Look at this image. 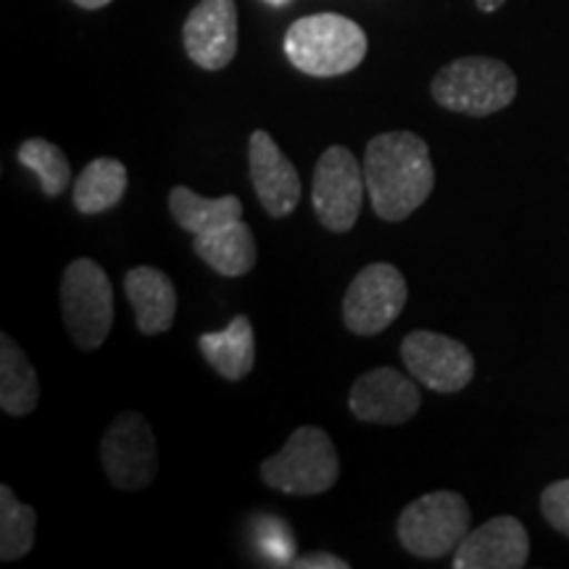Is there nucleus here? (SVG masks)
Here are the masks:
<instances>
[{"mask_svg":"<svg viewBox=\"0 0 569 569\" xmlns=\"http://www.w3.org/2000/svg\"><path fill=\"white\" fill-rule=\"evenodd\" d=\"M409 298L407 277L393 264H369L353 277L343 298V322L353 336H377L403 311Z\"/></svg>","mask_w":569,"mask_h":569,"instance_id":"9","label":"nucleus"},{"mask_svg":"<svg viewBox=\"0 0 569 569\" xmlns=\"http://www.w3.org/2000/svg\"><path fill=\"white\" fill-rule=\"evenodd\" d=\"M540 509L553 530L569 538V480L551 482L540 496Z\"/></svg>","mask_w":569,"mask_h":569,"instance_id":"24","label":"nucleus"},{"mask_svg":"<svg viewBox=\"0 0 569 569\" xmlns=\"http://www.w3.org/2000/svg\"><path fill=\"white\" fill-rule=\"evenodd\" d=\"M124 290L142 336H161L174 325L177 290L161 269L134 267L124 277Z\"/></svg>","mask_w":569,"mask_h":569,"instance_id":"15","label":"nucleus"},{"mask_svg":"<svg viewBox=\"0 0 569 569\" xmlns=\"http://www.w3.org/2000/svg\"><path fill=\"white\" fill-rule=\"evenodd\" d=\"M422 407V396L407 375L393 367L369 369L353 382L348 409L361 422L403 425Z\"/></svg>","mask_w":569,"mask_h":569,"instance_id":"11","label":"nucleus"},{"mask_svg":"<svg viewBox=\"0 0 569 569\" xmlns=\"http://www.w3.org/2000/svg\"><path fill=\"white\" fill-rule=\"evenodd\" d=\"M74 6H80V9H88V11H98L103 9V6H109L111 0H71Z\"/></svg>","mask_w":569,"mask_h":569,"instance_id":"26","label":"nucleus"},{"mask_svg":"<svg viewBox=\"0 0 569 569\" xmlns=\"http://www.w3.org/2000/svg\"><path fill=\"white\" fill-rule=\"evenodd\" d=\"M196 253L222 277H243L256 267V238L243 219L196 234Z\"/></svg>","mask_w":569,"mask_h":569,"instance_id":"17","label":"nucleus"},{"mask_svg":"<svg viewBox=\"0 0 569 569\" xmlns=\"http://www.w3.org/2000/svg\"><path fill=\"white\" fill-rule=\"evenodd\" d=\"M365 180L377 217L403 222L436 188L430 148L419 134L407 130L375 134L367 142Z\"/></svg>","mask_w":569,"mask_h":569,"instance_id":"1","label":"nucleus"},{"mask_svg":"<svg viewBox=\"0 0 569 569\" xmlns=\"http://www.w3.org/2000/svg\"><path fill=\"white\" fill-rule=\"evenodd\" d=\"M269 6H274V9H280V6H284V3H290V0H267Z\"/></svg>","mask_w":569,"mask_h":569,"instance_id":"28","label":"nucleus"},{"mask_svg":"<svg viewBox=\"0 0 569 569\" xmlns=\"http://www.w3.org/2000/svg\"><path fill=\"white\" fill-rule=\"evenodd\" d=\"M248 167L256 198L272 219H282L296 211L301 201V177L293 161L280 151L274 138L264 130H256L248 140Z\"/></svg>","mask_w":569,"mask_h":569,"instance_id":"13","label":"nucleus"},{"mask_svg":"<svg viewBox=\"0 0 569 569\" xmlns=\"http://www.w3.org/2000/svg\"><path fill=\"white\" fill-rule=\"evenodd\" d=\"M469 503L453 490L419 496L398 517V540L411 557L440 559L469 536Z\"/></svg>","mask_w":569,"mask_h":569,"instance_id":"5","label":"nucleus"},{"mask_svg":"<svg viewBox=\"0 0 569 569\" xmlns=\"http://www.w3.org/2000/svg\"><path fill=\"white\" fill-rule=\"evenodd\" d=\"M184 51L206 71H219L238 53V6L234 0H201L184 19Z\"/></svg>","mask_w":569,"mask_h":569,"instance_id":"12","label":"nucleus"},{"mask_svg":"<svg viewBox=\"0 0 569 569\" xmlns=\"http://www.w3.org/2000/svg\"><path fill=\"white\" fill-rule=\"evenodd\" d=\"M530 557V536L517 517L501 515L469 532L453 551V569H522Z\"/></svg>","mask_w":569,"mask_h":569,"instance_id":"14","label":"nucleus"},{"mask_svg":"<svg viewBox=\"0 0 569 569\" xmlns=\"http://www.w3.org/2000/svg\"><path fill=\"white\" fill-rule=\"evenodd\" d=\"M61 315L69 338L82 351L106 343L113 327V284L92 259L71 261L61 280Z\"/></svg>","mask_w":569,"mask_h":569,"instance_id":"6","label":"nucleus"},{"mask_svg":"<svg viewBox=\"0 0 569 569\" xmlns=\"http://www.w3.org/2000/svg\"><path fill=\"white\" fill-rule=\"evenodd\" d=\"M365 167L343 146H332L319 156L311 184V203L325 230L348 232L365 203Z\"/></svg>","mask_w":569,"mask_h":569,"instance_id":"7","label":"nucleus"},{"mask_svg":"<svg viewBox=\"0 0 569 569\" xmlns=\"http://www.w3.org/2000/svg\"><path fill=\"white\" fill-rule=\"evenodd\" d=\"M203 359L213 367V372L222 375L224 380H246L256 365V338L253 325L246 315L234 317L224 330L203 332L198 338Z\"/></svg>","mask_w":569,"mask_h":569,"instance_id":"16","label":"nucleus"},{"mask_svg":"<svg viewBox=\"0 0 569 569\" xmlns=\"http://www.w3.org/2000/svg\"><path fill=\"white\" fill-rule=\"evenodd\" d=\"M127 193V169L117 159H92L74 180V209L80 213L109 211Z\"/></svg>","mask_w":569,"mask_h":569,"instance_id":"20","label":"nucleus"},{"mask_svg":"<svg viewBox=\"0 0 569 569\" xmlns=\"http://www.w3.org/2000/svg\"><path fill=\"white\" fill-rule=\"evenodd\" d=\"M288 567L290 569H348L351 565H348L346 559L336 557V553L309 551V553H301V557H296Z\"/></svg>","mask_w":569,"mask_h":569,"instance_id":"25","label":"nucleus"},{"mask_svg":"<svg viewBox=\"0 0 569 569\" xmlns=\"http://www.w3.org/2000/svg\"><path fill=\"white\" fill-rule=\"evenodd\" d=\"M284 56L309 77H340L365 61L367 34L340 13H311L284 32Z\"/></svg>","mask_w":569,"mask_h":569,"instance_id":"2","label":"nucleus"},{"mask_svg":"<svg viewBox=\"0 0 569 569\" xmlns=\"http://www.w3.org/2000/svg\"><path fill=\"white\" fill-rule=\"evenodd\" d=\"M34 509L21 503L9 486H0V559H24L34 546Z\"/></svg>","mask_w":569,"mask_h":569,"instance_id":"21","label":"nucleus"},{"mask_svg":"<svg viewBox=\"0 0 569 569\" xmlns=\"http://www.w3.org/2000/svg\"><path fill=\"white\" fill-rule=\"evenodd\" d=\"M340 459L322 427L303 425L261 465V480L288 496H319L338 482Z\"/></svg>","mask_w":569,"mask_h":569,"instance_id":"4","label":"nucleus"},{"mask_svg":"<svg viewBox=\"0 0 569 569\" xmlns=\"http://www.w3.org/2000/svg\"><path fill=\"white\" fill-rule=\"evenodd\" d=\"M401 359L409 372L436 393H457L475 377V359L469 348L440 332H409L401 343Z\"/></svg>","mask_w":569,"mask_h":569,"instance_id":"10","label":"nucleus"},{"mask_svg":"<svg viewBox=\"0 0 569 569\" xmlns=\"http://www.w3.org/2000/svg\"><path fill=\"white\" fill-rule=\"evenodd\" d=\"M475 3H478V9H480V11L493 13V11L501 9V6L507 3V0H475Z\"/></svg>","mask_w":569,"mask_h":569,"instance_id":"27","label":"nucleus"},{"mask_svg":"<svg viewBox=\"0 0 569 569\" xmlns=\"http://www.w3.org/2000/svg\"><path fill=\"white\" fill-rule=\"evenodd\" d=\"M264 532H261V549L274 565L288 567L296 559V540L288 525H282L280 519H264Z\"/></svg>","mask_w":569,"mask_h":569,"instance_id":"23","label":"nucleus"},{"mask_svg":"<svg viewBox=\"0 0 569 569\" xmlns=\"http://www.w3.org/2000/svg\"><path fill=\"white\" fill-rule=\"evenodd\" d=\"M17 159L38 177L42 193L48 198H59L71 182V167L67 153L53 142L42 138H30L19 146Z\"/></svg>","mask_w":569,"mask_h":569,"instance_id":"22","label":"nucleus"},{"mask_svg":"<svg viewBox=\"0 0 569 569\" xmlns=\"http://www.w3.org/2000/svg\"><path fill=\"white\" fill-rule=\"evenodd\" d=\"M432 98L465 117H490L517 98V74L488 56H467L446 63L432 80Z\"/></svg>","mask_w":569,"mask_h":569,"instance_id":"3","label":"nucleus"},{"mask_svg":"<svg viewBox=\"0 0 569 569\" xmlns=\"http://www.w3.org/2000/svg\"><path fill=\"white\" fill-rule=\"evenodd\" d=\"M169 211L184 232L193 234L219 230L234 219H243V203L238 196L203 198L190 188H182V184H177L169 193Z\"/></svg>","mask_w":569,"mask_h":569,"instance_id":"19","label":"nucleus"},{"mask_svg":"<svg viewBox=\"0 0 569 569\" xmlns=\"http://www.w3.org/2000/svg\"><path fill=\"white\" fill-rule=\"evenodd\" d=\"M106 478L119 490H142L159 472V446L140 411H124L109 425L101 440Z\"/></svg>","mask_w":569,"mask_h":569,"instance_id":"8","label":"nucleus"},{"mask_svg":"<svg viewBox=\"0 0 569 569\" xmlns=\"http://www.w3.org/2000/svg\"><path fill=\"white\" fill-rule=\"evenodd\" d=\"M40 398L38 372L9 332L0 336V409L9 417L32 415Z\"/></svg>","mask_w":569,"mask_h":569,"instance_id":"18","label":"nucleus"}]
</instances>
